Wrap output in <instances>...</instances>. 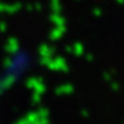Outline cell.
I'll use <instances>...</instances> for the list:
<instances>
[{"instance_id":"1","label":"cell","mask_w":124,"mask_h":124,"mask_svg":"<svg viewBox=\"0 0 124 124\" xmlns=\"http://www.w3.org/2000/svg\"><path fill=\"white\" fill-rule=\"evenodd\" d=\"M42 62H43V65H46L47 67H49L51 70H56V71H66V70H69V67H67L65 60L62 57H57V58H53V60H51L49 57H47V58H43Z\"/></svg>"},{"instance_id":"2","label":"cell","mask_w":124,"mask_h":124,"mask_svg":"<svg viewBox=\"0 0 124 124\" xmlns=\"http://www.w3.org/2000/svg\"><path fill=\"white\" fill-rule=\"evenodd\" d=\"M28 86L31 89H33V93L34 95H38V98L46 91V86H44V82L41 80V78H31L28 81Z\"/></svg>"},{"instance_id":"3","label":"cell","mask_w":124,"mask_h":124,"mask_svg":"<svg viewBox=\"0 0 124 124\" xmlns=\"http://www.w3.org/2000/svg\"><path fill=\"white\" fill-rule=\"evenodd\" d=\"M72 91H74V87H72L70 84H67V85H62V86L56 89V94H57V95H69Z\"/></svg>"},{"instance_id":"4","label":"cell","mask_w":124,"mask_h":124,"mask_svg":"<svg viewBox=\"0 0 124 124\" xmlns=\"http://www.w3.org/2000/svg\"><path fill=\"white\" fill-rule=\"evenodd\" d=\"M39 53L42 54L43 58H47V57H49V56H52L53 49L49 46H46V44H44V46H41V48H39Z\"/></svg>"},{"instance_id":"5","label":"cell","mask_w":124,"mask_h":124,"mask_svg":"<svg viewBox=\"0 0 124 124\" xmlns=\"http://www.w3.org/2000/svg\"><path fill=\"white\" fill-rule=\"evenodd\" d=\"M82 53V44L76 43L75 44V54H81Z\"/></svg>"},{"instance_id":"6","label":"cell","mask_w":124,"mask_h":124,"mask_svg":"<svg viewBox=\"0 0 124 124\" xmlns=\"http://www.w3.org/2000/svg\"><path fill=\"white\" fill-rule=\"evenodd\" d=\"M118 3H120V4H123V3H124V0H118Z\"/></svg>"}]
</instances>
